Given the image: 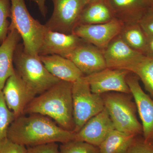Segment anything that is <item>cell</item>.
I'll return each mask as SVG.
<instances>
[{
	"label": "cell",
	"instance_id": "d6986e66",
	"mask_svg": "<svg viewBox=\"0 0 153 153\" xmlns=\"http://www.w3.org/2000/svg\"><path fill=\"white\" fill-rule=\"evenodd\" d=\"M115 18L108 0H94L85 5L82 9L79 17V24H103Z\"/></svg>",
	"mask_w": 153,
	"mask_h": 153
},
{
	"label": "cell",
	"instance_id": "3957f363",
	"mask_svg": "<svg viewBox=\"0 0 153 153\" xmlns=\"http://www.w3.org/2000/svg\"><path fill=\"white\" fill-rule=\"evenodd\" d=\"M15 69L26 85L36 95L43 93L60 80L47 70L39 55L26 53L23 44H19L14 56Z\"/></svg>",
	"mask_w": 153,
	"mask_h": 153
},
{
	"label": "cell",
	"instance_id": "484cf974",
	"mask_svg": "<svg viewBox=\"0 0 153 153\" xmlns=\"http://www.w3.org/2000/svg\"><path fill=\"white\" fill-rule=\"evenodd\" d=\"M0 153H27V148L6 138L0 142Z\"/></svg>",
	"mask_w": 153,
	"mask_h": 153
},
{
	"label": "cell",
	"instance_id": "83f0119b",
	"mask_svg": "<svg viewBox=\"0 0 153 153\" xmlns=\"http://www.w3.org/2000/svg\"><path fill=\"white\" fill-rule=\"evenodd\" d=\"M27 153H59V147L57 143L29 146Z\"/></svg>",
	"mask_w": 153,
	"mask_h": 153
},
{
	"label": "cell",
	"instance_id": "4316f807",
	"mask_svg": "<svg viewBox=\"0 0 153 153\" xmlns=\"http://www.w3.org/2000/svg\"><path fill=\"white\" fill-rule=\"evenodd\" d=\"M126 153H153V145L150 141L134 139Z\"/></svg>",
	"mask_w": 153,
	"mask_h": 153
},
{
	"label": "cell",
	"instance_id": "ffe728a7",
	"mask_svg": "<svg viewBox=\"0 0 153 153\" xmlns=\"http://www.w3.org/2000/svg\"><path fill=\"white\" fill-rule=\"evenodd\" d=\"M120 36L132 49L145 55L147 46L148 36L139 23L124 25Z\"/></svg>",
	"mask_w": 153,
	"mask_h": 153
},
{
	"label": "cell",
	"instance_id": "1f68e13d",
	"mask_svg": "<svg viewBox=\"0 0 153 153\" xmlns=\"http://www.w3.org/2000/svg\"><path fill=\"white\" fill-rule=\"evenodd\" d=\"M149 8H153V0H143Z\"/></svg>",
	"mask_w": 153,
	"mask_h": 153
},
{
	"label": "cell",
	"instance_id": "5bb4252c",
	"mask_svg": "<svg viewBox=\"0 0 153 153\" xmlns=\"http://www.w3.org/2000/svg\"><path fill=\"white\" fill-rule=\"evenodd\" d=\"M115 129L107 111L104 109L91 118L74 133V140L84 142L98 147L110 133Z\"/></svg>",
	"mask_w": 153,
	"mask_h": 153
},
{
	"label": "cell",
	"instance_id": "9a60e30c",
	"mask_svg": "<svg viewBox=\"0 0 153 153\" xmlns=\"http://www.w3.org/2000/svg\"><path fill=\"white\" fill-rule=\"evenodd\" d=\"M83 41L74 34H64L46 29L38 55H57L65 57Z\"/></svg>",
	"mask_w": 153,
	"mask_h": 153
},
{
	"label": "cell",
	"instance_id": "f1b7e54d",
	"mask_svg": "<svg viewBox=\"0 0 153 153\" xmlns=\"http://www.w3.org/2000/svg\"><path fill=\"white\" fill-rule=\"evenodd\" d=\"M148 36H153V8H149L139 22Z\"/></svg>",
	"mask_w": 153,
	"mask_h": 153
},
{
	"label": "cell",
	"instance_id": "7c38bea8",
	"mask_svg": "<svg viewBox=\"0 0 153 153\" xmlns=\"http://www.w3.org/2000/svg\"><path fill=\"white\" fill-rule=\"evenodd\" d=\"M65 57L71 60L84 76L107 68L103 50L84 41Z\"/></svg>",
	"mask_w": 153,
	"mask_h": 153
},
{
	"label": "cell",
	"instance_id": "f546056e",
	"mask_svg": "<svg viewBox=\"0 0 153 153\" xmlns=\"http://www.w3.org/2000/svg\"><path fill=\"white\" fill-rule=\"evenodd\" d=\"M145 56L153 57V36H148L147 46Z\"/></svg>",
	"mask_w": 153,
	"mask_h": 153
},
{
	"label": "cell",
	"instance_id": "4fadbf2b",
	"mask_svg": "<svg viewBox=\"0 0 153 153\" xmlns=\"http://www.w3.org/2000/svg\"><path fill=\"white\" fill-rule=\"evenodd\" d=\"M103 52L107 68L128 71L145 56L131 48L120 35L110 43Z\"/></svg>",
	"mask_w": 153,
	"mask_h": 153
},
{
	"label": "cell",
	"instance_id": "ba28073f",
	"mask_svg": "<svg viewBox=\"0 0 153 153\" xmlns=\"http://www.w3.org/2000/svg\"><path fill=\"white\" fill-rule=\"evenodd\" d=\"M124 23L116 18L103 24L95 25L79 24L73 31L83 41L104 50L111 42L120 35Z\"/></svg>",
	"mask_w": 153,
	"mask_h": 153
},
{
	"label": "cell",
	"instance_id": "44dd1931",
	"mask_svg": "<svg viewBox=\"0 0 153 153\" xmlns=\"http://www.w3.org/2000/svg\"><path fill=\"white\" fill-rule=\"evenodd\" d=\"M134 137L115 129L98 147L99 153H126Z\"/></svg>",
	"mask_w": 153,
	"mask_h": 153
},
{
	"label": "cell",
	"instance_id": "9c48e42d",
	"mask_svg": "<svg viewBox=\"0 0 153 153\" xmlns=\"http://www.w3.org/2000/svg\"><path fill=\"white\" fill-rule=\"evenodd\" d=\"M130 73L124 69L106 68L84 77L94 93L101 95L114 92L131 94L126 82Z\"/></svg>",
	"mask_w": 153,
	"mask_h": 153
},
{
	"label": "cell",
	"instance_id": "30bf717a",
	"mask_svg": "<svg viewBox=\"0 0 153 153\" xmlns=\"http://www.w3.org/2000/svg\"><path fill=\"white\" fill-rule=\"evenodd\" d=\"M6 104L16 118L24 114L26 108L37 96L26 85L15 69L2 90Z\"/></svg>",
	"mask_w": 153,
	"mask_h": 153
},
{
	"label": "cell",
	"instance_id": "8fae6325",
	"mask_svg": "<svg viewBox=\"0 0 153 153\" xmlns=\"http://www.w3.org/2000/svg\"><path fill=\"white\" fill-rule=\"evenodd\" d=\"M126 82L141 120L144 140L150 142L153 139V99L143 90L136 75L130 73Z\"/></svg>",
	"mask_w": 153,
	"mask_h": 153
},
{
	"label": "cell",
	"instance_id": "4dcf8cb0",
	"mask_svg": "<svg viewBox=\"0 0 153 153\" xmlns=\"http://www.w3.org/2000/svg\"><path fill=\"white\" fill-rule=\"evenodd\" d=\"M30 1H33L37 4L39 10L42 16L44 17H46L47 13V8L45 5L46 0H30Z\"/></svg>",
	"mask_w": 153,
	"mask_h": 153
},
{
	"label": "cell",
	"instance_id": "d6a6232c",
	"mask_svg": "<svg viewBox=\"0 0 153 153\" xmlns=\"http://www.w3.org/2000/svg\"><path fill=\"white\" fill-rule=\"evenodd\" d=\"M81 2H82L83 7H84L85 5L87 4L88 3H90V2L94 0H80Z\"/></svg>",
	"mask_w": 153,
	"mask_h": 153
},
{
	"label": "cell",
	"instance_id": "cb8c5ba5",
	"mask_svg": "<svg viewBox=\"0 0 153 153\" xmlns=\"http://www.w3.org/2000/svg\"><path fill=\"white\" fill-rule=\"evenodd\" d=\"M59 153H99L98 147L80 141L72 140L61 143Z\"/></svg>",
	"mask_w": 153,
	"mask_h": 153
},
{
	"label": "cell",
	"instance_id": "7a4b0ae2",
	"mask_svg": "<svg viewBox=\"0 0 153 153\" xmlns=\"http://www.w3.org/2000/svg\"><path fill=\"white\" fill-rule=\"evenodd\" d=\"M72 88V82L60 80L36 96L26 108L24 114L44 115L64 129L74 132Z\"/></svg>",
	"mask_w": 153,
	"mask_h": 153
},
{
	"label": "cell",
	"instance_id": "e0dca14e",
	"mask_svg": "<svg viewBox=\"0 0 153 153\" xmlns=\"http://www.w3.org/2000/svg\"><path fill=\"white\" fill-rule=\"evenodd\" d=\"M21 39L16 30L10 29L5 39L0 44V91H2L7 80L15 72L14 54Z\"/></svg>",
	"mask_w": 153,
	"mask_h": 153
},
{
	"label": "cell",
	"instance_id": "603a6c76",
	"mask_svg": "<svg viewBox=\"0 0 153 153\" xmlns=\"http://www.w3.org/2000/svg\"><path fill=\"white\" fill-rule=\"evenodd\" d=\"M16 118L6 104L2 91H0V142L7 138L8 129Z\"/></svg>",
	"mask_w": 153,
	"mask_h": 153
},
{
	"label": "cell",
	"instance_id": "277c9868",
	"mask_svg": "<svg viewBox=\"0 0 153 153\" xmlns=\"http://www.w3.org/2000/svg\"><path fill=\"white\" fill-rule=\"evenodd\" d=\"M11 22L9 29H14L20 34L24 51L38 56L46 28L29 13L25 0H11Z\"/></svg>",
	"mask_w": 153,
	"mask_h": 153
},
{
	"label": "cell",
	"instance_id": "6da1fadb",
	"mask_svg": "<svg viewBox=\"0 0 153 153\" xmlns=\"http://www.w3.org/2000/svg\"><path fill=\"white\" fill-rule=\"evenodd\" d=\"M74 134L62 128L48 117L30 114L15 119L8 129L7 138L29 147L50 143L68 142L74 140Z\"/></svg>",
	"mask_w": 153,
	"mask_h": 153
},
{
	"label": "cell",
	"instance_id": "7402d4cb",
	"mask_svg": "<svg viewBox=\"0 0 153 153\" xmlns=\"http://www.w3.org/2000/svg\"><path fill=\"white\" fill-rule=\"evenodd\" d=\"M128 71L141 80L146 90L153 98V57L145 56Z\"/></svg>",
	"mask_w": 153,
	"mask_h": 153
},
{
	"label": "cell",
	"instance_id": "2e32d148",
	"mask_svg": "<svg viewBox=\"0 0 153 153\" xmlns=\"http://www.w3.org/2000/svg\"><path fill=\"white\" fill-rule=\"evenodd\" d=\"M39 56L49 73L60 80L73 82L84 76L76 65L66 57L57 55Z\"/></svg>",
	"mask_w": 153,
	"mask_h": 153
},
{
	"label": "cell",
	"instance_id": "5b68a950",
	"mask_svg": "<svg viewBox=\"0 0 153 153\" xmlns=\"http://www.w3.org/2000/svg\"><path fill=\"white\" fill-rule=\"evenodd\" d=\"M101 95L116 130L135 136L143 131L137 117L136 105L130 94L111 92Z\"/></svg>",
	"mask_w": 153,
	"mask_h": 153
},
{
	"label": "cell",
	"instance_id": "ac0fdd59",
	"mask_svg": "<svg viewBox=\"0 0 153 153\" xmlns=\"http://www.w3.org/2000/svg\"><path fill=\"white\" fill-rule=\"evenodd\" d=\"M115 17L126 24L139 23L149 8L143 0H108Z\"/></svg>",
	"mask_w": 153,
	"mask_h": 153
},
{
	"label": "cell",
	"instance_id": "52a82bcc",
	"mask_svg": "<svg viewBox=\"0 0 153 153\" xmlns=\"http://www.w3.org/2000/svg\"><path fill=\"white\" fill-rule=\"evenodd\" d=\"M54 5L53 13L45 25L46 29L55 32L73 34L79 24L83 8L80 0H51Z\"/></svg>",
	"mask_w": 153,
	"mask_h": 153
},
{
	"label": "cell",
	"instance_id": "8992f818",
	"mask_svg": "<svg viewBox=\"0 0 153 153\" xmlns=\"http://www.w3.org/2000/svg\"><path fill=\"white\" fill-rule=\"evenodd\" d=\"M74 132L79 131L91 118L104 109L101 94L94 93L84 76L72 82Z\"/></svg>",
	"mask_w": 153,
	"mask_h": 153
},
{
	"label": "cell",
	"instance_id": "d4e9b609",
	"mask_svg": "<svg viewBox=\"0 0 153 153\" xmlns=\"http://www.w3.org/2000/svg\"><path fill=\"white\" fill-rule=\"evenodd\" d=\"M11 13V0H0V44L8 34Z\"/></svg>",
	"mask_w": 153,
	"mask_h": 153
}]
</instances>
